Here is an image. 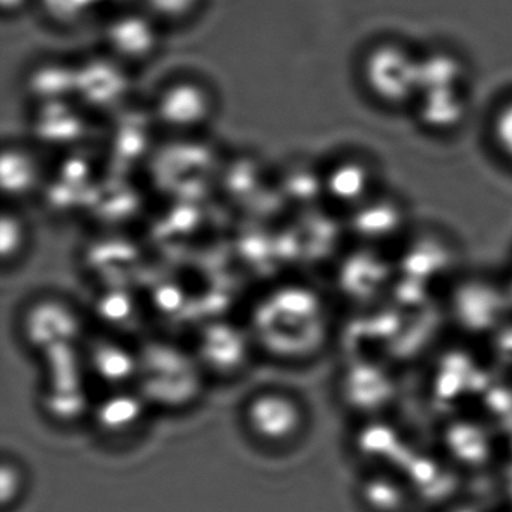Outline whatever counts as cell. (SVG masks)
Here are the masks:
<instances>
[{
	"label": "cell",
	"instance_id": "4",
	"mask_svg": "<svg viewBox=\"0 0 512 512\" xmlns=\"http://www.w3.org/2000/svg\"><path fill=\"white\" fill-rule=\"evenodd\" d=\"M412 110L424 130L434 134L455 133L469 115L467 85L422 88Z\"/></svg>",
	"mask_w": 512,
	"mask_h": 512
},
{
	"label": "cell",
	"instance_id": "1",
	"mask_svg": "<svg viewBox=\"0 0 512 512\" xmlns=\"http://www.w3.org/2000/svg\"><path fill=\"white\" fill-rule=\"evenodd\" d=\"M359 79L379 106L412 109L421 79V53L403 41H376L362 55Z\"/></svg>",
	"mask_w": 512,
	"mask_h": 512
},
{
	"label": "cell",
	"instance_id": "11",
	"mask_svg": "<svg viewBox=\"0 0 512 512\" xmlns=\"http://www.w3.org/2000/svg\"><path fill=\"white\" fill-rule=\"evenodd\" d=\"M29 0H2V10L7 14H17L28 5Z\"/></svg>",
	"mask_w": 512,
	"mask_h": 512
},
{
	"label": "cell",
	"instance_id": "8",
	"mask_svg": "<svg viewBox=\"0 0 512 512\" xmlns=\"http://www.w3.org/2000/svg\"><path fill=\"white\" fill-rule=\"evenodd\" d=\"M28 245V224L17 212L4 211L0 220V253L4 265L20 260Z\"/></svg>",
	"mask_w": 512,
	"mask_h": 512
},
{
	"label": "cell",
	"instance_id": "5",
	"mask_svg": "<svg viewBox=\"0 0 512 512\" xmlns=\"http://www.w3.org/2000/svg\"><path fill=\"white\" fill-rule=\"evenodd\" d=\"M248 421L266 440H284L298 431L301 412L298 404L286 395L266 394L251 403Z\"/></svg>",
	"mask_w": 512,
	"mask_h": 512
},
{
	"label": "cell",
	"instance_id": "9",
	"mask_svg": "<svg viewBox=\"0 0 512 512\" xmlns=\"http://www.w3.org/2000/svg\"><path fill=\"white\" fill-rule=\"evenodd\" d=\"M488 136L496 154L512 167V95L500 101L491 113Z\"/></svg>",
	"mask_w": 512,
	"mask_h": 512
},
{
	"label": "cell",
	"instance_id": "6",
	"mask_svg": "<svg viewBox=\"0 0 512 512\" xmlns=\"http://www.w3.org/2000/svg\"><path fill=\"white\" fill-rule=\"evenodd\" d=\"M326 190L343 203H362L370 199V190L374 187L373 166L359 158H346L338 161L325 179Z\"/></svg>",
	"mask_w": 512,
	"mask_h": 512
},
{
	"label": "cell",
	"instance_id": "2",
	"mask_svg": "<svg viewBox=\"0 0 512 512\" xmlns=\"http://www.w3.org/2000/svg\"><path fill=\"white\" fill-rule=\"evenodd\" d=\"M217 112L214 94L205 83L179 77L158 91L154 115L158 124L172 133L190 134L211 124Z\"/></svg>",
	"mask_w": 512,
	"mask_h": 512
},
{
	"label": "cell",
	"instance_id": "3",
	"mask_svg": "<svg viewBox=\"0 0 512 512\" xmlns=\"http://www.w3.org/2000/svg\"><path fill=\"white\" fill-rule=\"evenodd\" d=\"M160 23L145 10L125 11L112 17L104 28L107 52L122 65L146 64L160 44Z\"/></svg>",
	"mask_w": 512,
	"mask_h": 512
},
{
	"label": "cell",
	"instance_id": "10",
	"mask_svg": "<svg viewBox=\"0 0 512 512\" xmlns=\"http://www.w3.org/2000/svg\"><path fill=\"white\" fill-rule=\"evenodd\" d=\"M143 10L161 26H176L193 19L203 0H142Z\"/></svg>",
	"mask_w": 512,
	"mask_h": 512
},
{
	"label": "cell",
	"instance_id": "7",
	"mask_svg": "<svg viewBox=\"0 0 512 512\" xmlns=\"http://www.w3.org/2000/svg\"><path fill=\"white\" fill-rule=\"evenodd\" d=\"M40 166L22 148L4 149L2 157V187L14 199L31 193L40 181Z\"/></svg>",
	"mask_w": 512,
	"mask_h": 512
}]
</instances>
